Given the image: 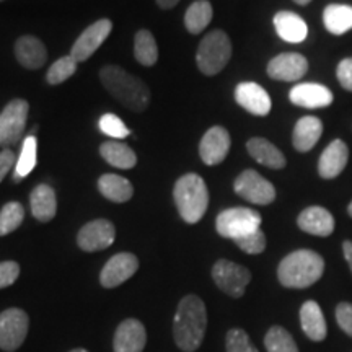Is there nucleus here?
<instances>
[{"label":"nucleus","mask_w":352,"mask_h":352,"mask_svg":"<svg viewBox=\"0 0 352 352\" xmlns=\"http://www.w3.org/2000/svg\"><path fill=\"white\" fill-rule=\"evenodd\" d=\"M20 264L15 261H2L0 263V289H6L19 279Z\"/></svg>","instance_id":"obj_39"},{"label":"nucleus","mask_w":352,"mask_h":352,"mask_svg":"<svg viewBox=\"0 0 352 352\" xmlns=\"http://www.w3.org/2000/svg\"><path fill=\"white\" fill-rule=\"evenodd\" d=\"M294 2L298 3V6H308V3H310L311 0H294Z\"/></svg>","instance_id":"obj_45"},{"label":"nucleus","mask_w":352,"mask_h":352,"mask_svg":"<svg viewBox=\"0 0 352 352\" xmlns=\"http://www.w3.org/2000/svg\"><path fill=\"white\" fill-rule=\"evenodd\" d=\"M30 104L26 100L15 98L0 113V147L8 148L19 144L28 120Z\"/></svg>","instance_id":"obj_7"},{"label":"nucleus","mask_w":352,"mask_h":352,"mask_svg":"<svg viewBox=\"0 0 352 352\" xmlns=\"http://www.w3.org/2000/svg\"><path fill=\"white\" fill-rule=\"evenodd\" d=\"M324 28L334 36H341L352 30V7L331 3L323 12Z\"/></svg>","instance_id":"obj_28"},{"label":"nucleus","mask_w":352,"mask_h":352,"mask_svg":"<svg viewBox=\"0 0 352 352\" xmlns=\"http://www.w3.org/2000/svg\"><path fill=\"white\" fill-rule=\"evenodd\" d=\"M139 270V259L132 253H118L101 270L100 283L103 287L114 289L131 279Z\"/></svg>","instance_id":"obj_14"},{"label":"nucleus","mask_w":352,"mask_h":352,"mask_svg":"<svg viewBox=\"0 0 352 352\" xmlns=\"http://www.w3.org/2000/svg\"><path fill=\"white\" fill-rule=\"evenodd\" d=\"M232 57V41L222 30H214L206 34L196 52L197 67L204 76H217L226 69Z\"/></svg>","instance_id":"obj_5"},{"label":"nucleus","mask_w":352,"mask_h":352,"mask_svg":"<svg viewBox=\"0 0 352 352\" xmlns=\"http://www.w3.org/2000/svg\"><path fill=\"white\" fill-rule=\"evenodd\" d=\"M100 153L109 165L121 170H131L138 164V157L129 145L118 142V140H107L101 144Z\"/></svg>","instance_id":"obj_27"},{"label":"nucleus","mask_w":352,"mask_h":352,"mask_svg":"<svg viewBox=\"0 0 352 352\" xmlns=\"http://www.w3.org/2000/svg\"><path fill=\"white\" fill-rule=\"evenodd\" d=\"M267 352H298L296 340L283 327H272L264 338Z\"/></svg>","instance_id":"obj_33"},{"label":"nucleus","mask_w":352,"mask_h":352,"mask_svg":"<svg viewBox=\"0 0 352 352\" xmlns=\"http://www.w3.org/2000/svg\"><path fill=\"white\" fill-rule=\"evenodd\" d=\"M323 134V122L315 116H303L294 127L292 144L298 152H310Z\"/></svg>","instance_id":"obj_25"},{"label":"nucleus","mask_w":352,"mask_h":352,"mask_svg":"<svg viewBox=\"0 0 352 352\" xmlns=\"http://www.w3.org/2000/svg\"><path fill=\"white\" fill-rule=\"evenodd\" d=\"M30 206L34 219L39 222H51L57 212L56 192L50 184H38L30 195Z\"/></svg>","instance_id":"obj_26"},{"label":"nucleus","mask_w":352,"mask_h":352,"mask_svg":"<svg viewBox=\"0 0 352 352\" xmlns=\"http://www.w3.org/2000/svg\"><path fill=\"white\" fill-rule=\"evenodd\" d=\"M246 151L252 155L258 164H261L267 168L283 170L287 165L284 153L276 147L274 144L270 142L264 138H253L246 142Z\"/></svg>","instance_id":"obj_23"},{"label":"nucleus","mask_w":352,"mask_h":352,"mask_svg":"<svg viewBox=\"0 0 352 352\" xmlns=\"http://www.w3.org/2000/svg\"><path fill=\"white\" fill-rule=\"evenodd\" d=\"M0 2H3V0H0Z\"/></svg>","instance_id":"obj_48"},{"label":"nucleus","mask_w":352,"mask_h":352,"mask_svg":"<svg viewBox=\"0 0 352 352\" xmlns=\"http://www.w3.org/2000/svg\"><path fill=\"white\" fill-rule=\"evenodd\" d=\"M111 30V20L101 19L98 21H95L94 25L88 26L85 32L77 38L72 50H70V56H72L77 63H85V60L90 59L91 54L98 50L101 44L104 43V39L109 36Z\"/></svg>","instance_id":"obj_12"},{"label":"nucleus","mask_w":352,"mask_h":352,"mask_svg":"<svg viewBox=\"0 0 352 352\" xmlns=\"http://www.w3.org/2000/svg\"><path fill=\"white\" fill-rule=\"evenodd\" d=\"M235 101L254 116H266L272 108L270 94L254 82L239 83L235 88Z\"/></svg>","instance_id":"obj_16"},{"label":"nucleus","mask_w":352,"mask_h":352,"mask_svg":"<svg viewBox=\"0 0 352 352\" xmlns=\"http://www.w3.org/2000/svg\"><path fill=\"white\" fill-rule=\"evenodd\" d=\"M226 347L227 352H259L256 347L252 344L250 336L243 329H230L226 338Z\"/></svg>","instance_id":"obj_36"},{"label":"nucleus","mask_w":352,"mask_h":352,"mask_svg":"<svg viewBox=\"0 0 352 352\" xmlns=\"http://www.w3.org/2000/svg\"><path fill=\"white\" fill-rule=\"evenodd\" d=\"M77 60L72 56H64L57 59L47 70L46 80L50 85H59L76 74Z\"/></svg>","instance_id":"obj_35"},{"label":"nucleus","mask_w":352,"mask_h":352,"mask_svg":"<svg viewBox=\"0 0 352 352\" xmlns=\"http://www.w3.org/2000/svg\"><path fill=\"white\" fill-rule=\"evenodd\" d=\"M342 253H344V258H346L347 264H349L351 272H352V241L347 240L342 243Z\"/></svg>","instance_id":"obj_43"},{"label":"nucleus","mask_w":352,"mask_h":352,"mask_svg":"<svg viewBox=\"0 0 352 352\" xmlns=\"http://www.w3.org/2000/svg\"><path fill=\"white\" fill-rule=\"evenodd\" d=\"M233 189L236 195L252 204L267 206L276 199L274 184L254 170H245L243 173H240L233 183Z\"/></svg>","instance_id":"obj_9"},{"label":"nucleus","mask_w":352,"mask_h":352,"mask_svg":"<svg viewBox=\"0 0 352 352\" xmlns=\"http://www.w3.org/2000/svg\"><path fill=\"white\" fill-rule=\"evenodd\" d=\"M308 70V60L298 52H283L276 56L267 64V76L272 80L297 82L305 76Z\"/></svg>","instance_id":"obj_15"},{"label":"nucleus","mask_w":352,"mask_h":352,"mask_svg":"<svg viewBox=\"0 0 352 352\" xmlns=\"http://www.w3.org/2000/svg\"><path fill=\"white\" fill-rule=\"evenodd\" d=\"M13 165H16L15 152H12L10 148H3L0 152V183H2V179L6 178Z\"/></svg>","instance_id":"obj_42"},{"label":"nucleus","mask_w":352,"mask_h":352,"mask_svg":"<svg viewBox=\"0 0 352 352\" xmlns=\"http://www.w3.org/2000/svg\"><path fill=\"white\" fill-rule=\"evenodd\" d=\"M289 98L292 104L307 109L327 108L333 103V91L320 83H298L290 90Z\"/></svg>","instance_id":"obj_17"},{"label":"nucleus","mask_w":352,"mask_h":352,"mask_svg":"<svg viewBox=\"0 0 352 352\" xmlns=\"http://www.w3.org/2000/svg\"><path fill=\"white\" fill-rule=\"evenodd\" d=\"M69 352H88L85 349H74V351H69Z\"/></svg>","instance_id":"obj_47"},{"label":"nucleus","mask_w":352,"mask_h":352,"mask_svg":"<svg viewBox=\"0 0 352 352\" xmlns=\"http://www.w3.org/2000/svg\"><path fill=\"white\" fill-rule=\"evenodd\" d=\"M336 77L344 90L352 91V57H346L338 64Z\"/></svg>","instance_id":"obj_41"},{"label":"nucleus","mask_w":352,"mask_h":352,"mask_svg":"<svg viewBox=\"0 0 352 352\" xmlns=\"http://www.w3.org/2000/svg\"><path fill=\"white\" fill-rule=\"evenodd\" d=\"M179 0H157V6L160 8H164V10H170V8H173L178 6Z\"/></svg>","instance_id":"obj_44"},{"label":"nucleus","mask_w":352,"mask_h":352,"mask_svg":"<svg viewBox=\"0 0 352 352\" xmlns=\"http://www.w3.org/2000/svg\"><path fill=\"white\" fill-rule=\"evenodd\" d=\"M98 188L101 195L107 197V199L120 202V204L121 202H127L134 195V188H132L129 179L111 173L101 176L98 179Z\"/></svg>","instance_id":"obj_29"},{"label":"nucleus","mask_w":352,"mask_h":352,"mask_svg":"<svg viewBox=\"0 0 352 352\" xmlns=\"http://www.w3.org/2000/svg\"><path fill=\"white\" fill-rule=\"evenodd\" d=\"M15 57L25 69L36 70L46 64L47 51L41 39L36 36H21L15 43Z\"/></svg>","instance_id":"obj_21"},{"label":"nucleus","mask_w":352,"mask_h":352,"mask_svg":"<svg viewBox=\"0 0 352 352\" xmlns=\"http://www.w3.org/2000/svg\"><path fill=\"white\" fill-rule=\"evenodd\" d=\"M36 151H38V140L34 135H28L25 139L23 147H21L20 157L16 158L15 171H13V182L19 183L23 179L26 175H30L36 166Z\"/></svg>","instance_id":"obj_32"},{"label":"nucleus","mask_w":352,"mask_h":352,"mask_svg":"<svg viewBox=\"0 0 352 352\" xmlns=\"http://www.w3.org/2000/svg\"><path fill=\"white\" fill-rule=\"evenodd\" d=\"M261 214L248 208H232L222 210L215 219V228L223 239L239 240L241 236L259 230L261 227Z\"/></svg>","instance_id":"obj_6"},{"label":"nucleus","mask_w":352,"mask_h":352,"mask_svg":"<svg viewBox=\"0 0 352 352\" xmlns=\"http://www.w3.org/2000/svg\"><path fill=\"white\" fill-rule=\"evenodd\" d=\"M98 126L103 134H107L113 139H124L131 134V131L127 129L124 122H122L118 116H114V114H109V113L103 114V116L100 118Z\"/></svg>","instance_id":"obj_37"},{"label":"nucleus","mask_w":352,"mask_h":352,"mask_svg":"<svg viewBox=\"0 0 352 352\" xmlns=\"http://www.w3.org/2000/svg\"><path fill=\"white\" fill-rule=\"evenodd\" d=\"M208 328V310L197 296H186L179 302L173 320V338L176 346L184 352H195L204 341Z\"/></svg>","instance_id":"obj_1"},{"label":"nucleus","mask_w":352,"mask_h":352,"mask_svg":"<svg viewBox=\"0 0 352 352\" xmlns=\"http://www.w3.org/2000/svg\"><path fill=\"white\" fill-rule=\"evenodd\" d=\"M30 318L20 308H8L0 314V349L13 352L23 344Z\"/></svg>","instance_id":"obj_10"},{"label":"nucleus","mask_w":352,"mask_h":352,"mask_svg":"<svg viewBox=\"0 0 352 352\" xmlns=\"http://www.w3.org/2000/svg\"><path fill=\"white\" fill-rule=\"evenodd\" d=\"M235 243L241 252L248 254H259L266 250V235H264L261 228H259V230L250 233V235L235 240Z\"/></svg>","instance_id":"obj_38"},{"label":"nucleus","mask_w":352,"mask_h":352,"mask_svg":"<svg viewBox=\"0 0 352 352\" xmlns=\"http://www.w3.org/2000/svg\"><path fill=\"white\" fill-rule=\"evenodd\" d=\"M25 219V209L20 202H7L0 210V236L15 232Z\"/></svg>","instance_id":"obj_34"},{"label":"nucleus","mask_w":352,"mask_h":352,"mask_svg":"<svg viewBox=\"0 0 352 352\" xmlns=\"http://www.w3.org/2000/svg\"><path fill=\"white\" fill-rule=\"evenodd\" d=\"M347 214H349L352 217V201L349 202V206H347Z\"/></svg>","instance_id":"obj_46"},{"label":"nucleus","mask_w":352,"mask_h":352,"mask_svg":"<svg viewBox=\"0 0 352 352\" xmlns=\"http://www.w3.org/2000/svg\"><path fill=\"white\" fill-rule=\"evenodd\" d=\"M230 145H232V139L226 127L212 126L201 139V144H199L201 160L209 166L222 164V162L227 158L228 152H230Z\"/></svg>","instance_id":"obj_13"},{"label":"nucleus","mask_w":352,"mask_h":352,"mask_svg":"<svg viewBox=\"0 0 352 352\" xmlns=\"http://www.w3.org/2000/svg\"><path fill=\"white\" fill-rule=\"evenodd\" d=\"M173 197L184 222L197 223L204 217L209 206V191L208 184L199 175L188 173L178 178L175 183Z\"/></svg>","instance_id":"obj_4"},{"label":"nucleus","mask_w":352,"mask_h":352,"mask_svg":"<svg viewBox=\"0 0 352 352\" xmlns=\"http://www.w3.org/2000/svg\"><path fill=\"white\" fill-rule=\"evenodd\" d=\"M134 56L139 64L152 67L158 60V47L153 34L148 30H139L134 38Z\"/></svg>","instance_id":"obj_31"},{"label":"nucleus","mask_w":352,"mask_h":352,"mask_svg":"<svg viewBox=\"0 0 352 352\" xmlns=\"http://www.w3.org/2000/svg\"><path fill=\"white\" fill-rule=\"evenodd\" d=\"M300 323L303 333H305L308 340L320 342L327 338V320H324L323 311H321V308L316 302L308 300L303 303L300 308Z\"/></svg>","instance_id":"obj_24"},{"label":"nucleus","mask_w":352,"mask_h":352,"mask_svg":"<svg viewBox=\"0 0 352 352\" xmlns=\"http://www.w3.org/2000/svg\"><path fill=\"white\" fill-rule=\"evenodd\" d=\"M336 321L342 331L352 338V303L341 302L336 307Z\"/></svg>","instance_id":"obj_40"},{"label":"nucleus","mask_w":352,"mask_h":352,"mask_svg":"<svg viewBox=\"0 0 352 352\" xmlns=\"http://www.w3.org/2000/svg\"><path fill=\"white\" fill-rule=\"evenodd\" d=\"M349 162V147L341 139H334L318 160V175L323 179L338 178Z\"/></svg>","instance_id":"obj_18"},{"label":"nucleus","mask_w":352,"mask_h":352,"mask_svg":"<svg viewBox=\"0 0 352 352\" xmlns=\"http://www.w3.org/2000/svg\"><path fill=\"white\" fill-rule=\"evenodd\" d=\"M116 239V228L109 220L98 219L91 220L80 228L77 235V243L83 252H101L114 243Z\"/></svg>","instance_id":"obj_11"},{"label":"nucleus","mask_w":352,"mask_h":352,"mask_svg":"<svg viewBox=\"0 0 352 352\" xmlns=\"http://www.w3.org/2000/svg\"><path fill=\"white\" fill-rule=\"evenodd\" d=\"M212 279L217 287L233 298L243 297L246 285L252 280V272L245 266L228 261V259H219L212 267Z\"/></svg>","instance_id":"obj_8"},{"label":"nucleus","mask_w":352,"mask_h":352,"mask_svg":"<svg viewBox=\"0 0 352 352\" xmlns=\"http://www.w3.org/2000/svg\"><path fill=\"white\" fill-rule=\"evenodd\" d=\"M100 78L107 90L122 107L134 113L147 109L151 103V90L140 78L131 76L118 65H104L100 70Z\"/></svg>","instance_id":"obj_2"},{"label":"nucleus","mask_w":352,"mask_h":352,"mask_svg":"<svg viewBox=\"0 0 352 352\" xmlns=\"http://www.w3.org/2000/svg\"><path fill=\"white\" fill-rule=\"evenodd\" d=\"M212 15L214 10L209 0H196L184 13V26L191 34H199L208 28Z\"/></svg>","instance_id":"obj_30"},{"label":"nucleus","mask_w":352,"mask_h":352,"mask_svg":"<svg viewBox=\"0 0 352 352\" xmlns=\"http://www.w3.org/2000/svg\"><path fill=\"white\" fill-rule=\"evenodd\" d=\"M274 28L284 41L297 44L305 41L308 36V26L302 16H298L294 12H277L274 15Z\"/></svg>","instance_id":"obj_22"},{"label":"nucleus","mask_w":352,"mask_h":352,"mask_svg":"<svg viewBox=\"0 0 352 352\" xmlns=\"http://www.w3.org/2000/svg\"><path fill=\"white\" fill-rule=\"evenodd\" d=\"M300 230L315 236H329L334 232V217L328 209L310 206L303 209L297 219Z\"/></svg>","instance_id":"obj_20"},{"label":"nucleus","mask_w":352,"mask_h":352,"mask_svg":"<svg viewBox=\"0 0 352 352\" xmlns=\"http://www.w3.org/2000/svg\"><path fill=\"white\" fill-rule=\"evenodd\" d=\"M147 342V331L139 320L127 318L114 333V352H142Z\"/></svg>","instance_id":"obj_19"},{"label":"nucleus","mask_w":352,"mask_h":352,"mask_svg":"<svg viewBox=\"0 0 352 352\" xmlns=\"http://www.w3.org/2000/svg\"><path fill=\"white\" fill-rule=\"evenodd\" d=\"M324 272V259L311 250H297L280 261L277 267L279 283L287 289H307Z\"/></svg>","instance_id":"obj_3"}]
</instances>
